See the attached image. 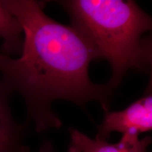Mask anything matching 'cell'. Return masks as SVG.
<instances>
[{"label": "cell", "mask_w": 152, "mask_h": 152, "mask_svg": "<svg viewBox=\"0 0 152 152\" xmlns=\"http://www.w3.org/2000/svg\"><path fill=\"white\" fill-rule=\"evenodd\" d=\"M71 26L96 46L111 66L108 85L118 86L129 70L146 71L151 64V43L142 35L151 29V18L134 1L67 0L58 1Z\"/></svg>", "instance_id": "obj_2"}, {"label": "cell", "mask_w": 152, "mask_h": 152, "mask_svg": "<svg viewBox=\"0 0 152 152\" xmlns=\"http://www.w3.org/2000/svg\"><path fill=\"white\" fill-rule=\"evenodd\" d=\"M0 38L2 39L0 52L11 56L20 54L23 45V30L17 19L0 1Z\"/></svg>", "instance_id": "obj_6"}, {"label": "cell", "mask_w": 152, "mask_h": 152, "mask_svg": "<svg viewBox=\"0 0 152 152\" xmlns=\"http://www.w3.org/2000/svg\"><path fill=\"white\" fill-rule=\"evenodd\" d=\"M152 129V94L148 88L144 96L121 111H104L96 138L107 140L113 132L138 135Z\"/></svg>", "instance_id": "obj_3"}, {"label": "cell", "mask_w": 152, "mask_h": 152, "mask_svg": "<svg viewBox=\"0 0 152 152\" xmlns=\"http://www.w3.org/2000/svg\"><path fill=\"white\" fill-rule=\"evenodd\" d=\"M13 92L0 77V152H29L26 126L14 119L10 99Z\"/></svg>", "instance_id": "obj_5"}, {"label": "cell", "mask_w": 152, "mask_h": 152, "mask_svg": "<svg viewBox=\"0 0 152 152\" xmlns=\"http://www.w3.org/2000/svg\"><path fill=\"white\" fill-rule=\"evenodd\" d=\"M71 142L68 152H147L151 142V137L140 139V136L123 134L117 143L87 136L75 128L69 129Z\"/></svg>", "instance_id": "obj_4"}, {"label": "cell", "mask_w": 152, "mask_h": 152, "mask_svg": "<svg viewBox=\"0 0 152 152\" xmlns=\"http://www.w3.org/2000/svg\"><path fill=\"white\" fill-rule=\"evenodd\" d=\"M2 2L20 25L24 37L18 58L0 52V77L23 99L27 123L36 132L61 127L52 107L55 100L69 101L84 109L96 101L104 111L109 110L112 89L94 84L89 76L91 62L103 58L94 44L72 26L47 16L39 1Z\"/></svg>", "instance_id": "obj_1"}, {"label": "cell", "mask_w": 152, "mask_h": 152, "mask_svg": "<svg viewBox=\"0 0 152 152\" xmlns=\"http://www.w3.org/2000/svg\"><path fill=\"white\" fill-rule=\"evenodd\" d=\"M38 152H56L54 144L49 140H45L42 144L40 149Z\"/></svg>", "instance_id": "obj_7"}]
</instances>
